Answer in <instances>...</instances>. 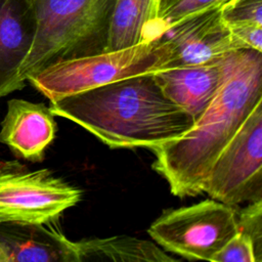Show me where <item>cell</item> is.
<instances>
[{
	"instance_id": "obj_7",
	"label": "cell",
	"mask_w": 262,
	"mask_h": 262,
	"mask_svg": "<svg viewBox=\"0 0 262 262\" xmlns=\"http://www.w3.org/2000/svg\"><path fill=\"white\" fill-rule=\"evenodd\" d=\"M203 192L232 207L262 199V100L214 161Z\"/></svg>"
},
{
	"instance_id": "obj_14",
	"label": "cell",
	"mask_w": 262,
	"mask_h": 262,
	"mask_svg": "<svg viewBox=\"0 0 262 262\" xmlns=\"http://www.w3.org/2000/svg\"><path fill=\"white\" fill-rule=\"evenodd\" d=\"M78 262H168L177 261L156 244L129 235L84 238L75 242Z\"/></svg>"
},
{
	"instance_id": "obj_12",
	"label": "cell",
	"mask_w": 262,
	"mask_h": 262,
	"mask_svg": "<svg viewBox=\"0 0 262 262\" xmlns=\"http://www.w3.org/2000/svg\"><path fill=\"white\" fill-rule=\"evenodd\" d=\"M36 20L28 0H0V97L23 89L18 71L35 36Z\"/></svg>"
},
{
	"instance_id": "obj_6",
	"label": "cell",
	"mask_w": 262,
	"mask_h": 262,
	"mask_svg": "<svg viewBox=\"0 0 262 262\" xmlns=\"http://www.w3.org/2000/svg\"><path fill=\"white\" fill-rule=\"evenodd\" d=\"M82 191L49 169L0 161V222L47 223L77 205Z\"/></svg>"
},
{
	"instance_id": "obj_16",
	"label": "cell",
	"mask_w": 262,
	"mask_h": 262,
	"mask_svg": "<svg viewBox=\"0 0 262 262\" xmlns=\"http://www.w3.org/2000/svg\"><path fill=\"white\" fill-rule=\"evenodd\" d=\"M261 260L253 239L239 230L211 259L212 262H261Z\"/></svg>"
},
{
	"instance_id": "obj_11",
	"label": "cell",
	"mask_w": 262,
	"mask_h": 262,
	"mask_svg": "<svg viewBox=\"0 0 262 262\" xmlns=\"http://www.w3.org/2000/svg\"><path fill=\"white\" fill-rule=\"evenodd\" d=\"M56 133L54 115L44 103L21 98L7 101L1 122L0 142L23 160L41 162Z\"/></svg>"
},
{
	"instance_id": "obj_2",
	"label": "cell",
	"mask_w": 262,
	"mask_h": 262,
	"mask_svg": "<svg viewBox=\"0 0 262 262\" xmlns=\"http://www.w3.org/2000/svg\"><path fill=\"white\" fill-rule=\"evenodd\" d=\"M49 108L111 148L151 149L182 135L194 122L190 114L162 92L152 74L62 97L50 102Z\"/></svg>"
},
{
	"instance_id": "obj_10",
	"label": "cell",
	"mask_w": 262,
	"mask_h": 262,
	"mask_svg": "<svg viewBox=\"0 0 262 262\" xmlns=\"http://www.w3.org/2000/svg\"><path fill=\"white\" fill-rule=\"evenodd\" d=\"M0 262H78V256L57 221L0 222Z\"/></svg>"
},
{
	"instance_id": "obj_15",
	"label": "cell",
	"mask_w": 262,
	"mask_h": 262,
	"mask_svg": "<svg viewBox=\"0 0 262 262\" xmlns=\"http://www.w3.org/2000/svg\"><path fill=\"white\" fill-rule=\"evenodd\" d=\"M236 0H161L159 18L165 35L179 23L194 15L223 8Z\"/></svg>"
},
{
	"instance_id": "obj_4",
	"label": "cell",
	"mask_w": 262,
	"mask_h": 262,
	"mask_svg": "<svg viewBox=\"0 0 262 262\" xmlns=\"http://www.w3.org/2000/svg\"><path fill=\"white\" fill-rule=\"evenodd\" d=\"M165 37L118 50L56 60L28 78L50 102L118 80L149 75L172 68Z\"/></svg>"
},
{
	"instance_id": "obj_8",
	"label": "cell",
	"mask_w": 262,
	"mask_h": 262,
	"mask_svg": "<svg viewBox=\"0 0 262 262\" xmlns=\"http://www.w3.org/2000/svg\"><path fill=\"white\" fill-rule=\"evenodd\" d=\"M173 67L209 62L242 49L222 15V8L189 17L173 27L165 36Z\"/></svg>"
},
{
	"instance_id": "obj_13",
	"label": "cell",
	"mask_w": 262,
	"mask_h": 262,
	"mask_svg": "<svg viewBox=\"0 0 262 262\" xmlns=\"http://www.w3.org/2000/svg\"><path fill=\"white\" fill-rule=\"evenodd\" d=\"M161 0H116L104 50L154 42L165 36L159 11Z\"/></svg>"
},
{
	"instance_id": "obj_9",
	"label": "cell",
	"mask_w": 262,
	"mask_h": 262,
	"mask_svg": "<svg viewBox=\"0 0 262 262\" xmlns=\"http://www.w3.org/2000/svg\"><path fill=\"white\" fill-rule=\"evenodd\" d=\"M234 51L205 63L168 68L154 73L152 77L162 92L195 120L224 83Z\"/></svg>"
},
{
	"instance_id": "obj_17",
	"label": "cell",
	"mask_w": 262,
	"mask_h": 262,
	"mask_svg": "<svg viewBox=\"0 0 262 262\" xmlns=\"http://www.w3.org/2000/svg\"><path fill=\"white\" fill-rule=\"evenodd\" d=\"M222 15L226 25L262 26V0H236L222 8Z\"/></svg>"
},
{
	"instance_id": "obj_1",
	"label": "cell",
	"mask_w": 262,
	"mask_h": 262,
	"mask_svg": "<svg viewBox=\"0 0 262 262\" xmlns=\"http://www.w3.org/2000/svg\"><path fill=\"white\" fill-rule=\"evenodd\" d=\"M262 100V54L233 52L224 83L208 107L182 135L152 147V169L179 198L203 193L209 171L255 105Z\"/></svg>"
},
{
	"instance_id": "obj_5",
	"label": "cell",
	"mask_w": 262,
	"mask_h": 262,
	"mask_svg": "<svg viewBox=\"0 0 262 262\" xmlns=\"http://www.w3.org/2000/svg\"><path fill=\"white\" fill-rule=\"evenodd\" d=\"M237 230L236 210L207 199L165 211L150 224L147 233L168 252L188 260L211 261Z\"/></svg>"
},
{
	"instance_id": "obj_18",
	"label": "cell",
	"mask_w": 262,
	"mask_h": 262,
	"mask_svg": "<svg viewBox=\"0 0 262 262\" xmlns=\"http://www.w3.org/2000/svg\"><path fill=\"white\" fill-rule=\"evenodd\" d=\"M262 199L252 201L249 205L236 211L237 227L239 231L248 234L254 242L257 252L261 255L262 239Z\"/></svg>"
},
{
	"instance_id": "obj_3",
	"label": "cell",
	"mask_w": 262,
	"mask_h": 262,
	"mask_svg": "<svg viewBox=\"0 0 262 262\" xmlns=\"http://www.w3.org/2000/svg\"><path fill=\"white\" fill-rule=\"evenodd\" d=\"M35 16L32 47L18 80L66 58L103 51L116 0H28Z\"/></svg>"
}]
</instances>
